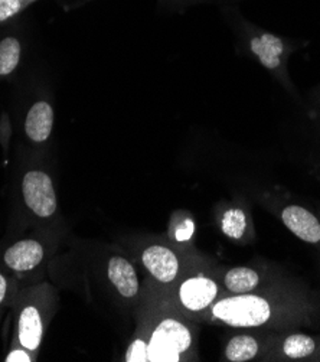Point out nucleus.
<instances>
[{"label":"nucleus","mask_w":320,"mask_h":362,"mask_svg":"<svg viewBox=\"0 0 320 362\" xmlns=\"http://www.w3.org/2000/svg\"><path fill=\"white\" fill-rule=\"evenodd\" d=\"M218 293L217 283L208 277L188 279L179 291L182 305L189 310H202L211 305Z\"/></svg>","instance_id":"6"},{"label":"nucleus","mask_w":320,"mask_h":362,"mask_svg":"<svg viewBox=\"0 0 320 362\" xmlns=\"http://www.w3.org/2000/svg\"><path fill=\"white\" fill-rule=\"evenodd\" d=\"M212 313L231 327L254 328L264 325L270 319L271 309L264 298L241 293L239 296L218 302L213 306Z\"/></svg>","instance_id":"1"},{"label":"nucleus","mask_w":320,"mask_h":362,"mask_svg":"<svg viewBox=\"0 0 320 362\" xmlns=\"http://www.w3.org/2000/svg\"><path fill=\"white\" fill-rule=\"evenodd\" d=\"M52 124L54 112L48 103L40 101L30 107L25 122V130L30 140L45 141L52 132Z\"/></svg>","instance_id":"8"},{"label":"nucleus","mask_w":320,"mask_h":362,"mask_svg":"<svg viewBox=\"0 0 320 362\" xmlns=\"http://www.w3.org/2000/svg\"><path fill=\"white\" fill-rule=\"evenodd\" d=\"M109 279L124 298H134L138 292V281L134 267L123 257H113L109 263Z\"/></svg>","instance_id":"10"},{"label":"nucleus","mask_w":320,"mask_h":362,"mask_svg":"<svg viewBox=\"0 0 320 362\" xmlns=\"http://www.w3.org/2000/svg\"><path fill=\"white\" fill-rule=\"evenodd\" d=\"M253 52L260 58V62L268 68L274 69L280 65V55L283 52V42L274 35L264 33L251 41Z\"/></svg>","instance_id":"11"},{"label":"nucleus","mask_w":320,"mask_h":362,"mask_svg":"<svg viewBox=\"0 0 320 362\" xmlns=\"http://www.w3.org/2000/svg\"><path fill=\"white\" fill-rule=\"evenodd\" d=\"M283 351L289 358H293V359L307 358L316 351V342L309 335H303V334L290 335L286 341H284Z\"/></svg>","instance_id":"14"},{"label":"nucleus","mask_w":320,"mask_h":362,"mask_svg":"<svg viewBox=\"0 0 320 362\" xmlns=\"http://www.w3.org/2000/svg\"><path fill=\"white\" fill-rule=\"evenodd\" d=\"M245 215L241 209H230L223 218V231L231 238H241L245 230Z\"/></svg>","instance_id":"16"},{"label":"nucleus","mask_w":320,"mask_h":362,"mask_svg":"<svg viewBox=\"0 0 320 362\" xmlns=\"http://www.w3.org/2000/svg\"><path fill=\"white\" fill-rule=\"evenodd\" d=\"M6 361H8V362H29V361H30V356H29L25 351L18 349V351L11 352V354L8 355V358H6Z\"/></svg>","instance_id":"19"},{"label":"nucleus","mask_w":320,"mask_h":362,"mask_svg":"<svg viewBox=\"0 0 320 362\" xmlns=\"http://www.w3.org/2000/svg\"><path fill=\"white\" fill-rule=\"evenodd\" d=\"M145 267L152 273L155 279L162 283H170L176 279L179 272V262L174 252L162 245H150L141 256Z\"/></svg>","instance_id":"5"},{"label":"nucleus","mask_w":320,"mask_h":362,"mask_svg":"<svg viewBox=\"0 0 320 362\" xmlns=\"http://www.w3.org/2000/svg\"><path fill=\"white\" fill-rule=\"evenodd\" d=\"M25 204L41 218H48L57 211V195L51 177L41 170L28 172L22 182Z\"/></svg>","instance_id":"3"},{"label":"nucleus","mask_w":320,"mask_h":362,"mask_svg":"<svg viewBox=\"0 0 320 362\" xmlns=\"http://www.w3.org/2000/svg\"><path fill=\"white\" fill-rule=\"evenodd\" d=\"M20 11V0H0V22L6 21Z\"/></svg>","instance_id":"18"},{"label":"nucleus","mask_w":320,"mask_h":362,"mask_svg":"<svg viewBox=\"0 0 320 362\" xmlns=\"http://www.w3.org/2000/svg\"><path fill=\"white\" fill-rule=\"evenodd\" d=\"M44 259V248L35 240H22L5 252V263L16 272H29Z\"/></svg>","instance_id":"7"},{"label":"nucleus","mask_w":320,"mask_h":362,"mask_svg":"<svg viewBox=\"0 0 320 362\" xmlns=\"http://www.w3.org/2000/svg\"><path fill=\"white\" fill-rule=\"evenodd\" d=\"M42 319L35 306H26L19 316V341L29 351L38 349L42 341Z\"/></svg>","instance_id":"9"},{"label":"nucleus","mask_w":320,"mask_h":362,"mask_svg":"<svg viewBox=\"0 0 320 362\" xmlns=\"http://www.w3.org/2000/svg\"><path fill=\"white\" fill-rule=\"evenodd\" d=\"M259 352L257 341L250 335L234 337L225 349L227 359L232 362H244L253 359Z\"/></svg>","instance_id":"13"},{"label":"nucleus","mask_w":320,"mask_h":362,"mask_svg":"<svg viewBox=\"0 0 320 362\" xmlns=\"http://www.w3.org/2000/svg\"><path fill=\"white\" fill-rule=\"evenodd\" d=\"M20 44L15 38H6L0 42V76H8L19 64Z\"/></svg>","instance_id":"15"},{"label":"nucleus","mask_w":320,"mask_h":362,"mask_svg":"<svg viewBox=\"0 0 320 362\" xmlns=\"http://www.w3.org/2000/svg\"><path fill=\"white\" fill-rule=\"evenodd\" d=\"M192 344L189 329L174 319L162 320L148 344L150 362H177Z\"/></svg>","instance_id":"2"},{"label":"nucleus","mask_w":320,"mask_h":362,"mask_svg":"<svg viewBox=\"0 0 320 362\" xmlns=\"http://www.w3.org/2000/svg\"><path fill=\"white\" fill-rule=\"evenodd\" d=\"M126 361L127 362H148L149 361L148 344L141 339H136L127 349Z\"/></svg>","instance_id":"17"},{"label":"nucleus","mask_w":320,"mask_h":362,"mask_svg":"<svg viewBox=\"0 0 320 362\" xmlns=\"http://www.w3.org/2000/svg\"><path fill=\"white\" fill-rule=\"evenodd\" d=\"M259 274L248 267H235L230 270L225 276V286L228 291L234 293H247L259 286Z\"/></svg>","instance_id":"12"},{"label":"nucleus","mask_w":320,"mask_h":362,"mask_svg":"<svg viewBox=\"0 0 320 362\" xmlns=\"http://www.w3.org/2000/svg\"><path fill=\"white\" fill-rule=\"evenodd\" d=\"M281 220L296 237L300 240L319 244L320 243V221L306 208L290 205L283 209Z\"/></svg>","instance_id":"4"},{"label":"nucleus","mask_w":320,"mask_h":362,"mask_svg":"<svg viewBox=\"0 0 320 362\" xmlns=\"http://www.w3.org/2000/svg\"><path fill=\"white\" fill-rule=\"evenodd\" d=\"M6 291H8V283L6 279L0 274V303L4 302L5 296H6Z\"/></svg>","instance_id":"20"}]
</instances>
